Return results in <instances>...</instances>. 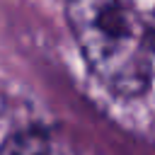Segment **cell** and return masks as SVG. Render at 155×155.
<instances>
[{
  "label": "cell",
  "mask_w": 155,
  "mask_h": 155,
  "mask_svg": "<svg viewBox=\"0 0 155 155\" xmlns=\"http://www.w3.org/2000/svg\"><path fill=\"white\" fill-rule=\"evenodd\" d=\"M68 24L90 70L119 97L148 90L153 75L150 24L133 0H68Z\"/></svg>",
  "instance_id": "1"
},
{
  "label": "cell",
  "mask_w": 155,
  "mask_h": 155,
  "mask_svg": "<svg viewBox=\"0 0 155 155\" xmlns=\"http://www.w3.org/2000/svg\"><path fill=\"white\" fill-rule=\"evenodd\" d=\"M0 155H53V148L44 131L29 128L10 136L0 148Z\"/></svg>",
  "instance_id": "2"
},
{
  "label": "cell",
  "mask_w": 155,
  "mask_h": 155,
  "mask_svg": "<svg viewBox=\"0 0 155 155\" xmlns=\"http://www.w3.org/2000/svg\"><path fill=\"white\" fill-rule=\"evenodd\" d=\"M150 34H153V48H155V19L150 22Z\"/></svg>",
  "instance_id": "3"
}]
</instances>
